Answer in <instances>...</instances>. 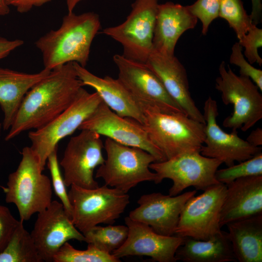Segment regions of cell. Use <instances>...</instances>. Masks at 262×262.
Listing matches in <instances>:
<instances>
[{
	"instance_id": "cell-1",
	"label": "cell",
	"mask_w": 262,
	"mask_h": 262,
	"mask_svg": "<svg viewBox=\"0 0 262 262\" xmlns=\"http://www.w3.org/2000/svg\"><path fill=\"white\" fill-rule=\"evenodd\" d=\"M82 87L73 62L51 70L24 96L5 140L48 124L72 103Z\"/></svg>"
},
{
	"instance_id": "cell-2",
	"label": "cell",
	"mask_w": 262,
	"mask_h": 262,
	"mask_svg": "<svg viewBox=\"0 0 262 262\" xmlns=\"http://www.w3.org/2000/svg\"><path fill=\"white\" fill-rule=\"evenodd\" d=\"M100 28L97 13H68L59 28L50 31L35 42L42 54L44 68L51 70L70 62L85 67L92 43Z\"/></svg>"
},
{
	"instance_id": "cell-3",
	"label": "cell",
	"mask_w": 262,
	"mask_h": 262,
	"mask_svg": "<svg viewBox=\"0 0 262 262\" xmlns=\"http://www.w3.org/2000/svg\"><path fill=\"white\" fill-rule=\"evenodd\" d=\"M21 154L17 169L9 175L7 187L2 188L6 202L16 206L23 222L50 205L52 189L50 179L42 173L39 161L30 147H24Z\"/></svg>"
},
{
	"instance_id": "cell-4",
	"label": "cell",
	"mask_w": 262,
	"mask_h": 262,
	"mask_svg": "<svg viewBox=\"0 0 262 262\" xmlns=\"http://www.w3.org/2000/svg\"><path fill=\"white\" fill-rule=\"evenodd\" d=\"M143 126L153 144L166 159L179 154L199 151L205 139V124L183 113L143 111Z\"/></svg>"
},
{
	"instance_id": "cell-5",
	"label": "cell",
	"mask_w": 262,
	"mask_h": 262,
	"mask_svg": "<svg viewBox=\"0 0 262 262\" xmlns=\"http://www.w3.org/2000/svg\"><path fill=\"white\" fill-rule=\"evenodd\" d=\"M106 158L98 166L96 178H101L105 184L127 193L139 183L154 181L156 175L150 164L155 158L146 150L122 145L107 138L104 144Z\"/></svg>"
},
{
	"instance_id": "cell-6",
	"label": "cell",
	"mask_w": 262,
	"mask_h": 262,
	"mask_svg": "<svg viewBox=\"0 0 262 262\" xmlns=\"http://www.w3.org/2000/svg\"><path fill=\"white\" fill-rule=\"evenodd\" d=\"M70 187L71 219L82 233L99 224H113L130 203L127 193L105 184L94 189Z\"/></svg>"
},
{
	"instance_id": "cell-7",
	"label": "cell",
	"mask_w": 262,
	"mask_h": 262,
	"mask_svg": "<svg viewBox=\"0 0 262 262\" xmlns=\"http://www.w3.org/2000/svg\"><path fill=\"white\" fill-rule=\"evenodd\" d=\"M215 80V88L221 94L226 105L231 104L230 115L223 122L224 127L232 131H246L262 118V95L258 86L249 78L236 75L222 61Z\"/></svg>"
},
{
	"instance_id": "cell-8",
	"label": "cell",
	"mask_w": 262,
	"mask_h": 262,
	"mask_svg": "<svg viewBox=\"0 0 262 262\" xmlns=\"http://www.w3.org/2000/svg\"><path fill=\"white\" fill-rule=\"evenodd\" d=\"M102 101L96 92L90 93L82 87L67 109L48 124L28 133L30 147L43 170L48 156L58 148L59 141L78 129Z\"/></svg>"
},
{
	"instance_id": "cell-9",
	"label": "cell",
	"mask_w": 262,
	"mask_h": 262,
	"mask_svg": "<svg viewBox=\"0 0 262 262\" xmlns=\"http://www.w3.org/2000/svg\"><path fill=\"white\" fill-rule=\"evenodd\" d=\"M222 164L218 159L194 151L183 153L163 162H154L149 168L156 173L155 183H160L165 179L172 180L169 195L175 196L191 186L196 191H204L219 183L215 174Z\"/></svg>"
},
{
	"instance_id": "cell-10",
	"label": "cell",
	"mask_w": 262,
	"mask_h": 262,
	"mask_svg": "<svg viewBox=\"0 0 262 262\" xmlns=\"http://www.w3.org/2000/svg\"><path fill=\"white\" fill-rule=\"evenodd\" d=\"M158 0H135L122 23L105 28L102 33L119 43L123 55L146 64L153 50Z\"/></svg>"
},
{
	"instance_id": "cell-11",
	"label": "cell",
	"mask_w": 262,
	"mask_h": 262,
	"mask_svg": "<svg viewBox=\"0 0 262 262\" xmlns=\"http://www.w3.org/2000/svg\"><path fill=\"white\" fill-rule=\"evenodd\" d=\"M113 61L118 71L117 79L143 111L149 110L185 114L168 94L157 75L145 64L120 54L115 55Z\"/></svg>"
},
{
	"instance_id": "cell-12",
	"label": "cell",
	"mask_w": 262,
	"mask_h": 262,
	"mask_svg": "<svg viewBox=\"0 0 262 262\" xmlns=\"http://www.w3.org/2000/svg\"><path fill=\"white\" fill-rule=\"evenodd\" d=\"M226 191V185L219 183L191 197L180 213L175 235L207 240L220 232V213Z\"/></svg>"
},
{
	"instance_id": "cell-13",
	"label": "cell",
	"mask_w": 262,
	"mask_h": 262,
	"mask_svg": "<svg viewBox=\"0 0 262 262\" xmlns=\"http://www.w3.org/2000/svg\"><path fill=\"white\" fill-rule=\"evenodd\" d=\"M81 131L69 140L60 165L66 187L75 185L94 189L98 186L94 177V170L105 160L104 144L98 133L88 130Z\"/></svg>"
},
{
	"instance_id": "cell-14",
	"label": "cell",
	"mask_w": 262,
	"mask_h": 262,
	"mask_svg": "<svg viewBox=\"0 0 262 262\" xmlns=\"http://www.w3.org/2000/svg\"><path fill=\"white\" fill-rule=\"evenodd\" d=\"M78 130L94 131L122 145L142 148L153 155L156 162L166 160L151 142L143 124L118 115L103 101Z\"/></svg>"
},
{
	"instance_id": "cell-15",
	"label": "cell",
	"mask_w": 262,
	"mask_h": 262,
	"mask_svg": "<svg viewBox=\"0 0 262 262\" xmlns=\"http://www.w3.org/2000/svg\"><path fill=\"white\" fill-rule=\"evenodd\" d=\"M203 114L205 121V139L200 153L221 161L227 167L249 159L262 152L261 147H254L240 138L237 131L230 133L224 131L217 122L218 105L209 96L206 100Z\"/></svg>"
},
{
	"instance_id": "cell-16",
	"label": "cell",
	"mask_w": 262,
	"mask_h": 262,
	"mask_svg": "<svg viewBox=\"0 0 262 262\" xmlns=\"http://www.w3.org/2000/svg\"><path fill=\"white\" fill-rule=\"evenodd\" d=\"M37 214L31 234L43 261L53 262L61 246L70 240L85 242L83 234L74 226L61 202L52 201Z\"/></svg>"
},
{
	"instance_id": "cell-17",
	"label": "cell",
	"mask_w": 262,
	"mask_h": 262,
	"mask_svg": "<svg viewBox=\"0 0 262 262\" xmlns=\"http://www.w3.org/2000/svg\"><path fill=\"white\" fill-rule=\"evenodd\" d=\"M129 232L124 243L112 254L120 259L128 256H147L158 262H176L175 254L184 240L177 235L165 236L143 223L125 218Z\"/></svg>"
},
{
	"instance_id": "cell-18",
	"label": "cell",
	"mask_w": 262,
	"mask_h": 262,
	"mask_svg": "<svg viewBox=\"0 0 262 262\" xmlns=\"http://www.w3.org/2000/svg\"><path fill=\"white\" fill-rule=\"evenodd\" d=\"M196 193V190L175 196L161 193L143 195L137 201L138 207L131 211L128 216L147 225L159 234L175 235L184 206Z\"/></svg>"
},
{
	"instance_id": "cell-19",
	"label": "cell",
	"mask_w": 262,
	"mask_h": 262,
	"mask_svg": "<svg viewBox=\"0 0 262 262\" xmlns=\"http://www.w3.org/2000/svg\"><path fill=\"white\" fill-rule=\"evenodd\" d=\"M159 78L171 98L188 116L205 124L192 98L186 70L175 55L153 49L145 64Z\"/></svg>"
},
{
	"instance_id": "cell-20",
	"label": "cell",
	"mask_w": 262,
	"mask_h": 262,
	"mask_svg": "<svg viewBox=\"0 0 262 262\" xmlns=\"http://www.w3.org/2000/svg\"><path fill=\"white\" fill-rule=\"evenodd\" d=\"M222 206V228L237 220L262 213V176L241 178L226 184Z\"/></svg>"
},
{
	"instance_id": "cell-21",
	"label": "cell",
	"mask_w": 262,
	"mask_h": 262,
	"mask_svg": "<svg viewBox=\"0 0 262 262\" xmlns=\"http://www.w3.org/2000/svg\"><path fill=\"white\" fill-rule=\"evenodd\" d=\"M73 63L83 86L94 89L103 102L118 115L133 119L143 125L145 115L142 109L117 78L109 76L99 77L79 64Z\"/></svg>"
},
{
	"instance_id": "cell-22",
	"label": "cell",
	"mask_w": 262,
	"mask_h": 262,
	"mask_svg": "<svg viewBox=\"0 0 262 262\" xmlns=\"http://www.w3.org/2000/svg\"><path fill=\"white\" fill-rule=\"evenodd\" d=\"M198 19L187 6L168 1L158 4L153 38V49L175 55L176 44L186 31L195 27Z\"/></svg>"
},
{
	"instance_id": "cell-23",
	"label": "cell",
	"mask_w": 262,
	"mask_h": 262,
	"mask_svg": "<svg viewBox=\"0 0 262 262\" xmlns=\"http://www.w3.org/2000/svg\"><path fill=\"white\" fill-rule=\"evenodd\" d=\"M51 70L28 73L0 67V106L4 114L3 129H10L28 91Z\"/></svg>"
},
{
	"instance_id": "cell-24",
	"label": "cell",
	"mask_w": 262,
	"mask_h": 262,
	"mask_svg": "<svg viewBox=\"0 0 262 262\" xmlns=\"http://www.w3.org/2000/svg\"><path fill=\"white\" fill-rule=\"evenodd\" d=\"M237 262H262V213L226 225Z\"/></svg>"
},
{
	"instance_id": "cell-25",
	"label": "cell",
	"mask_w": 262,
	"mask_h": 262,
	"mask_svg": "<svg viewBox=\"0 0 262 262\" xmlns=\"http://www.w3.org/2000/svg\"><path fill=\"white\" fill-rule=\"evenodd\" d=\"M175 257L184 262H237L228 233L223 230L207 240L184 237Z\"/></svg>"
},
{
	"instance_id": "cell-26",
	"label": "cell",
	"mask_w": 262,
	"mask_h": 262,
	"mask_svg": "<svg viewBox=\"0 0 262 262\" xmlns=\"http://www.w3.org/2000/svg\"><path fill=\"white\" fill-rule=\"evenodd\" d=\"M31 233L24 227L23 221L14 232L8 243L0 253V262H41Z\"/></svg>"
},
{
	"instance_id": "cell-27",
	"label": "cell",
	"mask_w": 262,
	"mask_h": 262,
	"mask_svg": "<svg viewBox=\"0 0 262 262\" xmlns=\"http://www.w3.org/2000/svg\"><path fill=\"white\" fill-rule=\"evenodd\" d=\"M129 232L126 225L95 226L82 233L85 242L98 249L111 253L119 248L126 240Z\"/></svg>"
},
{
	"instance_id": "cell-28",
	"label": "cell",
	"mask_w": 262,
	"mask_h": 262,
	"mask_svg": "<svg viewBox=\"0 0 262 262\" xmlns=\"http://www.w3.org/2000/svg\"><path fill=\"white\" fill-rule=\"evenodd\" d=\"M85 250L75 248L68 242L60 248L53 258L54 262H119L112 254L102 251L87 244Z\"/></svg>"
},
{
	"instance_id": "cell-29",
	"label": "cell",
	"mask_w": 262,
	"mask_h": 262,
	"mask_svg": "<svg viewBox=\"0 0 262 262\" xmlns=\"http://www.w3.org/2000/svg\"><path fill=\"white\" fill-rule=\"evenodd\" d=\"M218 17L226 20L238 40L247 33L253 23L242 0H220Z\"/></svg>"
},
{
	"instance_id": "cell-30",
	"label": "cell",
	"mask_w": 262,
	"mask_h": 262,
	"mask_svg": "<svg viewBox=\"0 0 262 262\" xmlns=\"http://www.w3.org/2000/svg\"><path fill=\"white\" fill-rule=\"evenodd\" d=\"M238 163L225 168L217 169L215 174L217 181L227 184L239 178L262 176V152L249 159Z\"/></svg>"
},
{
	"instance_id": "cell-31",
	"label": "cell",
	"mask_w": 262,
	"mask_h": 262,
	"mask_svg": "<svg viewBox=\"0 0 262 262\" xmlns=\"http://www.w3.org/2000/svg\"><path fill=\"white\" fill-rule=\"evenodd\" d=\"M46 163L50 173L52 187L55 195L60 199L67 213L71 218V205L60 169L57 157V148L50 153Z\"/></svg>"
},
{
	"instance_id": "cell-32",
	"label": "cell",
	"mask_w": 262,
	"mask_h": 262,
	"mask_svg": "<svg viewBox=\"0 0 262 262\" xmlns=\"http://www.w3.org/2000/svg\"><path fill=\"white\" fill-rule=\"evenodd\" d=\"M220 0H197L187 5L191 12L202 24V33L206 35L211 23L218 17Z\"/></svg>"
},
{
	"instance_id": "cell-33",
	"label": "cell",
	"mask_w": 262,
	"mask_h": 262,
	"mask_svg": "<svg viewBox=\"0 0 262 262\" xmlns=\"http://www.w3.org/2000/svg\"><path fill=\"white\" fill-rule=\"evenodd\" d=\"M243 48L238 42L231 48L229 63L239 68L240 75L249 78L262 91V70L255 68L246 60L242 52Z\"/></svg>"
},
{
	"instance_id": "cell-34",
	"label": "cell",
	"mask_w": 262,
	"mask_h": 262,
	"mask_svg": "<svg viewBox=\"0 0 262 262\" xmlns=\"http://www.w3.org/2000/svg\"><path fill=\"white\" fill-rule=\"evenodd\" d=\"M238 42L245 49L243 54L251 64L262 65V59L258 53V49L262 46V29L253 24L247 33Z\"/></svg>"
},
{
	"instance_id": "cell-35",
	"label": "cell",
	"mask_w": 262,
	"mask_h": 262,
	"mask_svg": "<svg viewBox=\"0 0 262 262\" xmlns=\"http://www.w3.org/2000/svg\"><path fill=\"white\" fill-rule=\"evenodd\" d=\"M19 222L7 207L0 204V253L8 243Z\"/></svg>"
},
{
	"instance_id": "cell-36",
	"label": "cell",
	"mask_w": 262,
	"mask_h": 262,
	"mask_svg": "<svg viewBox=\"0 0 262 262\" xmlns=\"http://www.w3.org/2000/svg\"><path fill=\"white\" fill-rule=\"evenodd\" d=\"M51 0H7L8 5L15 6L20 13L29 11L34 6H41Z\"/></svg>"
},
{
	"instance_id": "cell-37",
	"label": "cell",
	"mask_w": 262,
	"mask_h": 262,
	"mask_svg": "<svg viewBox=\"0 0 262 262\" xmlns=\"http://www.w3.org/2000/svg\"><path fill=\"white\" fill-rule=\"evenodd\" d=\"M23 43V41L20 39L10 40L0 36V60L6 57Z\"/></svg>"
},
{
	"instance_id": "cell-38",
	"label": "cell",
	"mask_w": 262,
	"mask_h": 262,
	"mask_svg": "<svg viewBox=\"0 0 262 262\" xmlns=\"http://www.w3.org/2000/svg\"><path fill=\"white\" fill-rule=\"evenodd\" d=\"M251 0V13L250 16L253 24L257 25L262 21V0Z\"/></svg>"
},
{
	"instance_id": "cell-39",
	"label": "cell",
	"mask_w": 262,
	"mask_h": 262,
	"mask_svg": "<svg viewBox=\"0 0 262 262\" xmlns=\"http://www.w3.org/2000/svg\"><path fill=\"white\" fill-rule=\"evenodd\" d=\"M246 140L252 146L261 147L262 145V129L258 127L252 131Z\"/></svg>"
},
{
	"instance_id": "cell-40",
	"label": "cell",
	"mask_w": 262,
	"mask_h": 262,
	"mask_svg": "<svg viewBox=\"0 0 262 262\" xmlns=\"http://www.w3.org/2000/svg\"><path fill=\"white\" fill-rule=\"evenodd\" d=\"M10 12L7 0H0V16H5Z\"/></svg>"
},
{
	"instance_id": "cell-41",
	"label": "cell",
	"mask_w": 262,
	"mask_h": 262,
	"mask_svg": "<svg viewBox=\"0 0 262 262\" xmlns=\"http://www.w3.org/2000/svg\"><path fill=\"white\" fill-rule=\"evenodd\" d=\"M68 13H72L77 4L83 0H66Z\"/></svg>"
}]
</instances>
